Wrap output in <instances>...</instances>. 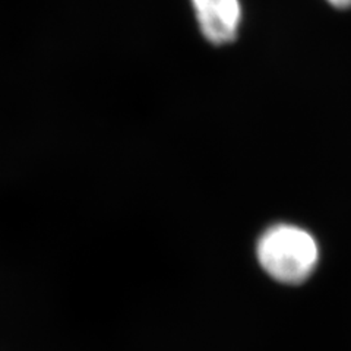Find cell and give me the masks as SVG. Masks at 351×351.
<instances>
[{
	"label": "cell",
	"instance_id": "cell-1",
	"mask_svg": "<svg viewBox=\"0 0 351 351\" xmlns=\"http://www.w3.org/2000/svg\"><path fill=\"white\" fill-rule=\"evenodd\" d=\"M258 259L269 277L282 284H302L315 272L319 246L306 230L278 224L268 228L258 241Z\"/></svg>",
	"mask_w": 351,
	"mask_h": 351
},
{
	"label": "cell",
	"instance_id": "cell-2",
	"mask_svg": "<svg viewBox=\"0 0 351 351\" xmlns=\"http://www.w3.org/2000/svg\"><path fill=\"white\" fill-rule=\"evenodd\" d=\"M204 37L213 44L232 43L241 22L240 0H191Z\"/></svg>",
	"mask_w": 351,
	"mask_h": 351
},
{
	"label": "cell",
	"instance_id": "cell-3",
	"mask_svg": "<svg viewBox=\"0 0 351 351\" xmlns=\"http://www.w3.org/2000/svg\"><path fill=\"white\" fill-rule=\"evenodd\" d=\"M326 2L337 9H350L351 8V0H326Z\"/></svg>",
	"mask_w": 351,
	"mask_h": 351
}]
</instances>
